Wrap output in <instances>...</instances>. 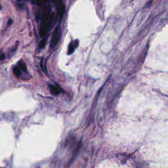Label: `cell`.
<instances>
[{
  "instance_id": "obj_1",
  "label": "cell",
  "mask_w": 168,
  "mask_h": 168,
  "mask_svg": "<svg viewBox=\"0 0 168 168\" xmlns=\"http://www.w3.org/2000/svg\"><path fill=\"white\" fill-rule=\"evenodd\" d=\"M54 19V14L51 13L50 7H46L44 9L42 16V22L40 28V35L45 36L51 29Z\"/></svg>"
},
{
  "instance_id": "obj_11",
  "label": "cell",
  "mask_w": 168,
  "mask_h": 168,
  "mask_svg": "<svg viewBox=\"0 0 168 168\" xmlns=\"http://www.w3.org/2000/svg\"><path fill=\"white\" fill-rule=\"evenodd\" d=\"M13 22V20H11V19H10L9 20V22H8V25H9V24H11V23Z\"/></svg>"
},
{
  "instance_id": "obj_9",
  "label": "cell",
  "mask_w": 168,
  "mask_h": 168,
  "mask_svg": "<svg viewBox=\"0 0 168 168\" xmlns=\"http://www.w3.org/2000/svg\"><path fill=\"white\" fill-rule=\"evenodd\" d=\"M40 66H41V68L42 70H43L44 72H46V73L47 74V72L46 71V66L43 65V58H42V59H41Z\"/></svg>"
},
{
  "instance_id": "obj_8",
  "label": "cell",
  "mask_w": 168,
  "mask_h": 168,
  "mask_svg": "<svg viewBox=\"0 0 168 168\" xmlns=\"http://www.w3.org/2000/svg\"><path fill=\"white\" fill-rule=\"evenodd\" d=\"M47 0H32V2L34 4H37L38 5H41L45 3L46 1H47Z\"/></svg>"
},
{
  "instance_id": "obj_2",
  "label": "cell",
  "mask_w": 168,
  "mask_h": 168,
  "mask_svg": "<svg viewBox=\"0 0 168 168\" xmlns=\"http://www.w3.org/2000/svg\"><path fill=\"white\" fill-rule=\"evenodd\" d=\"M61 36H62V30L61 28L59 26L55 28V30L53 32V34H52L51 43H50V47H51V49H54L55 47H56L57 43H59V41H60V38H61Z\"/></svg>"
},
{
  "instance_id": "obj_6",
  "label": "cell",
  "mask_w": 168,
  "mask_h": 168,
  "mask_svg": "<svg viewBox=\"0 0 168 168\" xmlns=\"http://www.w3.org/2000/svg\"><path fill=\"white\" fill-rule=\"evenodd\" d=\"M13 73H14L15 76L17 78H19L21 75L20 70L17 66H15V67H14V68H13Z\"/></svg>"
},
{
  "instance_id": "obj_12",
  "label": "cell",
  "mask_w": 168,
  "mask_h": 168,
  "mask_svg": "<svg viewBox=\"0 0 168 168\" xmlns=\"http://www.w3.org/2000/svg\"><path fill=\"white\" fill-rule=\"evenodd\" d=\"M4 57H5V56H4V54H2V55H1V60H3V59H4Z\"/></svg>"
},
{
  "instance_id": "obj_14",
  "label": "cell",
  "mask_w": 168,
  "mask_h": 168,
  "mask_svg": "<svg viewBox=\"0 0 168 168\" xmlns=\"http://www.w3.org/2000/svg\"><path fill=\"white\" fill-rule=\"evenodd\" d=\"M51 1H54V0H51Z\"/></svg>"
},
{
  "instance_id": "obj_5",
  "label": "cell",
  "mask_w": 168,
  "mask_h": 168,
  "mask_svg": "<svg viewBox=\"0 0 168 168\" xmlns=\"http://www.w3.org/2000/svg\"><path fill=\"white\" fill-rule=\"evenodd\" d=\"M64 10H65V6L63 4H61L59 7V9H58V15H59V20H61L64 14Z\"/></svg>"
},
{
  "instance_id": "obj_3",
  "label": "cell",
  "mask_w": 168,
  "mask_h": 168,
  "mask_svg": "<svg viewBox=\"0 0 168 168\" xmlns=\"http://www.w3.org/2000/svg\"><path fill=\"white\" fill-rule=\"evenodd\" d=\"M78 46V41L76 40L75 41H71L69 46H68V55H72L74 52L76 47Z\"/></svg>"
},
{
  "instance_id": "obj_4",
  "label": "cell",
  "mask_w": 168,
  "mask_h": 168,
  "mask_svg": "<svg viewBox=\"0 0 168 168\" xmlns=\"http://www.w3.org/2000/svg\"><path fill=\"white\" fill-rule=\"evenodd\" d=\"M50 90H51V93L54 95H57L59 94L60 92H62L61 89L59 88V86L57 85H49Z\"/></svg>"
},
{
  "instance_id": "obj_7",
  "label": "cell",
  "mask_w": 168,
  "mask_h": 168,
  "mask_svg": "<svg viewBox=\"0 0 168 168\" xmlns=\"http://www.w3.org/2000/svg\"><path fill=\"white\" fill-rule=\"evenodd\" d=\"M18 66H19L20 69L24 71V72H27V68H26V66L22 61H19V62H18Z\"/></svg>"
},
{
  "instance_id": "obj_10",
  "label": "cell",
  "mask_w": 168,
  "mask_h": 168,
  "mask_svg": "<svg viewBox=\"0 0 168 168\" xmlns=\"http://www.w3.org/2000/svg\"><path fill=\"white\" fill-rule=\"evenodd\" d=\"M46 39H43V40H42L40 43H39V48L40 49H43L44 48V47L46 46Z\"/></svg>"
},
{
  "instance_id": "obj_13",
  "label": "cell",
  "mask_w": 168,
  "mask_h": 168,
  "mask_svg": "<svg viewBox=\"0 0 168 168\" xmlns=\"http://www.w3.org/2000/svg\"><path fill=\"white\" fill-rule=\"evenodd\" d=\"M18 1H22V0H18Z\"/></svg>"
}]
</instances>
